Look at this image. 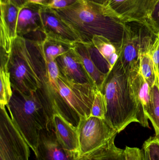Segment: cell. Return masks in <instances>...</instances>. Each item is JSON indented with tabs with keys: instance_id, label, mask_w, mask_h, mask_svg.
Segmentation results:
<instances>
[{
	"instance_id": "obj_1",
	"label": "cell",
	"mask_w": 159,
	"mask_h": 160,
	"mask_svg": "<svg viewBox=\"0 0 159 160\" xmlns=\"http://www.w3.org/2000/svg\"><path fill=\"white\" fill-rule=\"evenodd\" d=\"M54 9L77 34L82 43L92 45V38L98 35L106 38L118 47L121 46L125 23L104 4L77 0L68 7Z\"/></svg>"
},
{
	"instance_id": "obj_2",
	"label": "cell",
	"mask_w": 159,
	"mask_h": 160,
	"mask_svg": "<svg viewBox=\"0 0 159 160\" xmlns=\"http://www.w3.org/2000/svg\"><path fill=\"white\" fill-rule=\"evenodd\" d=\"M107 104L106 121L117 132L138 123L137 107L130 78L118 59L108 72L102 89Z\"/></svg>"
},
{
	"instance_id": "obj_3",
	"label": "cell",
	"mask_w": 159,
	"mask_h": 160,
	"mask_svg": "<svg viewBox=\"0 0 159 160\" xmlns=\"http://www.w3.org/2000/svg\"><path fill=\"white\" fill-rule=\"evenodd\" d=\"M12 90L7 108L13 122L35 154L40 132L50 127L51 121L36 92L26 95Z\"/></svg>"
},
{
	"instance_id": "obj_4",
	"label": "cell",
	"mask_w": 159,
	"mask_h": 160,
	"mask_svg": "<svg viewBox=\"0 0 159 160\" xmlns=\"http://www.w3.org/2000/svg\"><path fill=\"white\" fill-rule=\"evenodd\" d=\"M36 39L18 36L7 62L12 89L29 95L40 87L35 60Z\"/></svg>"
},
{
	"instance_id": "obj_5",
	"label": "cell",
	"mask_w": 159,
	"mask_h": 160,
	"mask_svg": "<svg viewBox=\"0 0 159 160\" xmlns=\"http://www.w3.org/2000/svg\"><path fill=\"white\" fill-rule=\"evenodd\" d=\"M159 33L148 21L125 22L118 59L129 76L140 72V56L149 53Z\"/></svg>"
},
{
	"instance_id": "obj_6",
	"label": "cell",
	"mask_w": 159,
	"mask_h": 160,
	"mask_svg": "<svg viewBox=\"0 0 159 160\" xmlns=\"http://www.w3.org/2000/svg\"><path fill=\"white\" fill-rule=\"evenodd\" d=\"M30 146L13 122L6 106L0 112V160H29Z\"/></svg>"
},
{
	"instance_id": "obj_7",
	"label": "cell",
	"mask_w": 159,
	"mask_h": 160,
	"mask_svg": "<svg viewBox=\"0 0 159 160\" xmlns=\"http://www.w3.org/2000/svg\"><path fill=\"white\" fill-rule=\"evenodd\" d=\"M77 129L80 157L103 145L118 133L106 119L92 116L80 118Z\"/></svg>"
},
{
	"instance_id": "obj_8",
	"label": "cell",
	"mask_w": 159,
	"mask_h": 160,
	"mask_svg": "<svg viewBox=\"0 0 159 160\" xmlns=\"http://www.w3.org/2000/svg\"><path fill=\"white\" fill-rule=\"evenodd\" d=\"M58 82L61 96L79 118L89 117L98 89L89 83H80L67 79L60 73Z\"/></svg>"
},
{
	"instance_id": "obj_9",
	"label": "cell",
	"mask_w": 159,
	"mask_h": 160,
	"mask_svg": "<svg viewBox=\"0 0 159 160\" xmlns=\"http://www.w3.org/2000/svg\"><path fill=\"white\" fill-rule=\"evenodd\" d=\"M156 0H107L105 5L123 22L148 20Z\"/></svg>"
},
{
	"instance_id": "obj_10",
	"label": "cell",
	"mask_w": 159,
	"mask_h": 160,
	"mask_svg": "<svg viewBox=\"0 0 159 160\" xmlns=\"http://www.w3.org/2000/svg\"><path fill=\"white\" fill-rule=\"evenodd\" d=\"M35 155L37 160H78L80 158L79 153L62 146L51 126L40 132Z\"/></svg>"
},
{
	"instance_id": "obj_11",
	"label": "cell",
	"mask_w": 159,
	"mask_h": 160,
	"mask_svg": "<svg viewBox=\"0 0 159 160\" xmlns=\"http://www.w3.org/2000/svg\"><path fill=\"white\" fill-rule=\"evenodd\" d=\"M41 15L43 32L45 36L73 44L81 42L77 34L58 16L54 9L42 6Z\"/></svg>"
},
{
	"instance_id": "obj_12",
	"label": "cell",
	"mask_w": 159,
	"mask_h": 160,
	"mask_svg": "<svg viewBox=\"0 0 159 160\" xmlns=\"http://www.w3.org/2000/svg\"><path fill=\"white\" fill-rule=\"evenodd\" d=\"M129 77L136 102L138 123L144 128H149L150 86L140 72Z\"/></svg>"
},
{
	"instance_id": "obj_13",
	"label": "cell",
	"mask_w": 159,
	"mask_h": 160,
	"mask_svg": "<svg viewBox=\"0 0 159 160\" xmlns=\"http://www.w3.org/2000/svg\"><path fill=\"white\" fill-rule=\"evenodd\" d=\"M56 62L60 74L65 78L80 83H89L92 85L74 47L68 52L58 57Z\"/></svg>"
},
{
	"instance_id": "obj_14",
	"label": "cell",
	"mask_w": 159,
	"mask_h": 160,
	"mask_svg": "<svg viewBox=\"0 0 159 160\" xmlns=\"http://www.w3.org/2000/svg\"><path fill=\"white\" fill-rule=\"evenodd\" d=\"M42 7L26 2L21 8L18 18V36L25 38L31 33L43 32V22L41 15Z\"/></svg>"
},
{
	"instance_id": "obj_15",
	"label": "cell",
	"mask_w": 159,
	"mask_h": 160,
	"mask_svg": "<svg viewBox=\"0 0 159 160\" xmlns=\"http://www.w3.org/2000/svg\"><path fill=\"white\" fill-rule=\"evenodd\" d=\"M51 127L54 130L59 142L64 148L72 152L79 153L77 128L59 114L53 115Z\"/></svg>"
},
{
	"instance_id": "obj_16",
	"label": "cell",
	"mask_w": 159,
	"mask_h": 160,
	"mask_svg": "<svg viewBox=\"0 0 159 160\" xmlns=\"http://www.w3.org/2000/svg\"><path fill=\"white\" fill-rule=\"evenodd\" d=\"M90 45L82 42H77L74 48L81 59L83 67L92 85L101 91L107 74L101 71L91 58Z\"/></svg>"
},
{
	"instance_id": "obj_17",
	"label": "cell",
	"mask_w": 159,
	"mask_h": 160,
	"mask_svg": "<svg viewBox=\"0 0 159 160\" xmlns=\"http://www.w3.org/2000/svg\"><path fill=\"white\" fill-rule=\"evenodd\" d=\"M0 38L13 41L18 36V18L21 8L18 7L10 3L2 2H0Z\"/></svg>"
},
{
	"instance_id": "obj_18",
	"label": "cell",
	"mask_w": 159,
	"mask_h": 160,
	"mask_svg": "<svg viewBox=\"0 0 159 160\" xmlns=\"http://www.w3.org/2000/svg\"><path fill=\"white\" fill-rule=\"evenodd\" d=\"M116 136L94 151L81 156L78 160H126L124 150L116 146Z\"/></svg>"
},
{
	"instance_id": "obj_19",
	"label": "cell",
	"mask_w": 159,
	"mask_h": 160,
	"mask_svg": "<svg viewBox=\"0 0 159 160\" xmlns=\"http://www.w3.org/2000/svg\"><path fill=\"white\" fill-rule=\"evenodd\" d=\"M92 43L106 61L111 70L119 57L120 47H118L109 39L101 36H94L92 38Z\"/></svg>"
},
{
	"instance_id": "obj_20",
	"label": "cell",
	"mask_w": 159,
	"mask_h": 160,
	"mask_svg": "<svg viewBox=\"0 0 159 160\" xmlns=\"http://www.w3.org/2000/svg\"><path fill=\"white\" fill-rule=\"evenodd\" d=\"M75 44L46 36L42 41L43 52L49 62L56 61L58 57L71 50Z\"/></svg>"
},
{
	"instance_id": "obj_21",
	"label": "cell",
	"mask_w": 159,
	"mask_h": 160,
	"mask_svg": "<svg viewBox=\"0 0 159 160\" xmlns=\"http://www.w3.org/2000/svg\"><path fill=\"white\" fill-rule=\"evenodd\" d=\"M8 60L1 59L0 68V107L4 108L8 105L13 95L10 74L7 68Z\"/></svg>"
},
{
	"instance_id": "obj_22",
	"label": "cell",
	"mask_w": 159,
	"mask_h": 160,
	"mask_svg": "<svg viewBox=\"0 0 159 160\" xmlns=\"http://www.w3.org/2000/svg\"><path fill=\"white\" fill-rule=\"evenodd\" d=\"M150 112L148 118L151 121L156 132L159 137V79L150 88Z\"/></svg>"
},
{
	"instance_id": "obj_23",
	"label": "cell",
	"mask_w": 159,
	"mask_h": 160,
	"mask_svg": "<svg viewBox=\"0 0 159 160\" xmlns=\"http://www.w3.org/2000/svg\"><path fill=\"white\" fill-rule=\"evenodd\" d=\"M140 72L150 87H152L157 78L155 73L153 60L149 53L142 54L140 56Z\"/></svg>"
},
{
	"instance_id": "obj_24",
	"label": "cell",
	"mask_w": 159,
	"mask_h": 160,
	"mask_svg": "<svg viewBox=\"0 0 159 160\" xmlns=\"http://www.w3.org/2000/svg\"><path fill=\"white\" fill-rule=\"evenodd\" d=\"M106 112L107 104L105 97L101 91L97 89L95 91L90 116L105 119Z\"/></svg>"
},
{
	"instance_id": "obj_25",
	"label": "cell",
	"mask_w": 159,
	"mask_h": 160,
	"mask_svg": "<svg viewBox=\"0 0 159 160\" xmlns=\"http://www.w3.org/2000/svg\"><path fill=\"white\" fill-rule=\"evenodd\" d=\"M142 151L148 160H159V137H149L143 144Z\"/></svg>"
},
{
	"instance_id": "obj_26",
	"label": "cell",
	"mask_w": 159,
	"mask_h": 160,
	"mask_svg": "<svg viewBox=\"0 0 159 160\" xmlns=\"http://www.w3.org/2000/svg\"><path fill=\"white\" fill-rule=\"evenodd\" d=\"M124 151L126 160H143L142 149L138 148L126 146Z\"/></svg>"
},
{
	"instance_id": "obj_27",
	"label": "cell",
	"mask_w": 159,
	"mask_h": 160,
	"mask_svg": "<svg viewBox=\"0 0 159 160\" xmlns=\"http://www.w3.org/2000/svg\"><path fill=\"white\" fill-rule=\"evenodd\" d=\"M148 21L154 29L159 33V0L156 2Z\"/></svg>"
},
{
	"instance_id": "obj_28",
	"label": "cell",
	"mask_w": 159,
	"mask_h": 160,
	"mask_svg": "<svg viewBox=\"0 0 159 160\" xmlns=\"http://www.w3.org/2000/svg\"><path fill=\"white\" fill-rule=\"evenodd\" d=\"M150 54L154 63L156 77L159 79V39L154 45Z\"/></svg>"
},
{
	"instance_id": "obj_29",
	"label": "cell",
	"mask_w": 159,
	"mask_h": 160,
	"mask_svg": "<svg viewBox=\"0 0 159 160\" xmlns=\"http://www.w3.org/2000/svg\"><path fill=\"white\" fill-rule=\"evenodd\" d=\"M77 0H52L47 7L53 9H61L68 7L74 3Z\"/></svg>"
},
{
	"instance_id": "obj_30",
	"label": "cell",
	"mask_w": 159,
	"mask_h": 160,
	"mask_svg": "<svg viewBox=\"0 0 159 160\" xmlns=\"http://www.w3.org/2000/svg\"><path fill=\"white\" fill-rule=\"evenodd\" d=\"M27 2L38 5L43 7H48L52 0H25Z\"/></svg>"
},
{
	"instance_id": "obj_31",
	"label": "cell",
	"mask_w": 159,
	"mask_h": 160,
	"mask_svg": "<svg viewBox=\"0 0 159 160\" xmlns=\"http://www.w3.org/2000/svg\"><path fill=\"white\" fill-rule=\"evenodd\" d=\"M0 2L5 3H10L19 8H21L26 2L25 0H0Z\"/></svg>"
},
{
	"instance_id": "obj_32",
	"label": "cell",
	"mask_w": 159,
	"mask_h": 160,
	"mask_svg": "<svg viewBox=\"0 0 159 160\" xmlns=\"http://www.w3.org/2000/svg\"><path fill=\"white\" fill-rule=\"evenodd\" d=\"M88 1L97 3L101 4H104L107 0H88Z\"/></svg>"
},
{
	"instance_id": "obj_33",
	"label": "cell",
	"mask_w": 159,
	"mask_h": 160,
	"mask_svg": "<svg viewBox=\"0 0 159 160\" xmlns=\"http://www.w3.org/2000/svg\"><path fill=\"white\" fill-rule=\"evenodd\" d=\"M143 160H148L147 158L144 155L143 153Z\"/></svg>"
},
{
	"instance_id": "obj_34",
	"label": "cell",
	"mask_w": 159,
	"mask_h": 160,
	"mask_svg": "<svg viewBox=\"0 0 159 160\" xmlns=\"http://www.w3.org/2000/svg\"><path fill=\"white\" fill-rule=\"evenodd\" d=\"M156 1H157V0H156Z\"/></svg>"
}]
</instances>
